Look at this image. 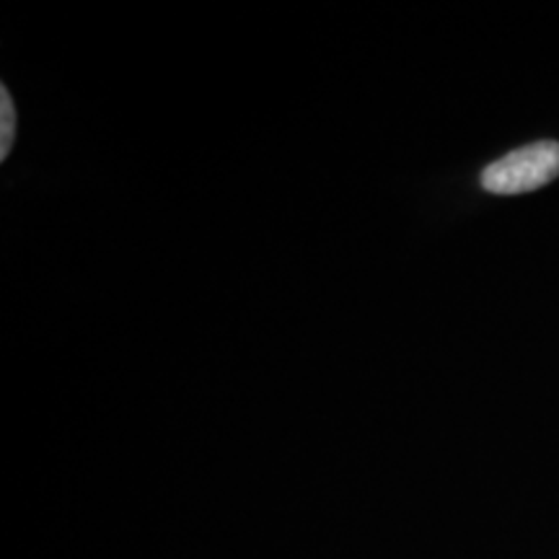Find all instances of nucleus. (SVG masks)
<instances>
[{
  "instance_id": "f257e3e1",
  "label": "nucleus",
  "mask_w": 559,
  "mask_h": 559,
  "mask_svg": "<svg viewBox=\"0 0 559 559\" xmlns=\"http://www.w3.org/2000/svg\"><path fill=\"white\" fill-rule=\"evenodd\" d=\"M559 177V143L539 140L508 153L481 171V187L492 194L534 192Z\"/></svg>"
},
{
  "instance_id": "f03ea898",
  "label": "nucleus",
  "mask_w": 559,
  "mask_h": 559,
  "mask_svg": "<svg viewBox=\"0 0 559 559\" xmlns=\"http://www.w3.org/2000/svg\"><path fill=\"white\" fill-rule=\"evenodd\" d=\"M0 160L9 158V151L13 145V138H16V109H13L9 88H0Z\"/></svg>"
}]
</instances>
